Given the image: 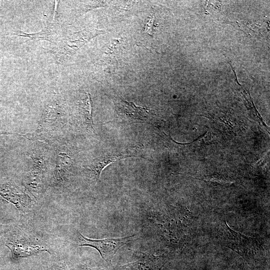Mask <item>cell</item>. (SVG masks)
Listing matches in <instances>:
<instances>
[{
  "label": "cell",
  "mask_w": 270,
  "mask_h": 270,
  "mask_svg": "<svg viewBox=\"0 0 270 270\" xmlns=\"http://www.w3.org/2000/svg\"><path fill=\"white\" fill-rule=\"evenodd\" d=\"M66 124V114L58 104H50L38 123L35 136L42 140L48 139L62 131Z\"/></svg>",
  "instance_id": "1"
},
{
  "label": "cell",
  "mask_w": 270,
  "mask_h": 270,
  "mask_svg": "<svg viewBox=\"0 0 270 270\" xmlns=\"http://www.w3.org/2000/svg\"><path fill=\"white\" fill-rule=\"evenodd\" d=\"M225 224L226 232L224 245L240 254L248 262L254 260L256 255L262 248L258 239L235 232L230 228L226 222Z\"/></svg>",
  "instance_id": "2"
},
{
  "label": "cell",
  "mask_w": 270,
  "mask_h": 270,
  "mask_svg": "<svg viewBox=\"0 0 270 270\" xmlns=\"http://www.w3.org/2000/svg\"><path fill=\"white\" fill-rule=\"evenodd\" d=\"M80 246H90L95 248L102 258L106 262H110L118 250L134 240L136 234L120 238L92 239L84 236L79 233Z\"/></svg>",
  "instance_id": "3"
},
{
  "label": "cell",
  "mask_w": 270,
  "mask_h": 270,
  "mask_svg": "<svg viewBox=\"0 0 270 270\" xmlns=\"http://www.w3.org/2000/svg\"><path fill=\"white\" fill-rule=\"evenodd\" d=\"M0 196L13 204L21 214H26L34 207L36 202L15 183L0 182Z\"/></svg>",
  "instance_id": "4"
},
{
  "label": "cell",
  "mask_w": 270,
  "mask_h": 270,
  "mask_svg": "<svg viewBox=\"0 0 270 270\" xmlns=\"http://www.w3.org/2000/svg\"><path fill=\"white\" fill-rule=\"evenodd\" d=\"M72 158L67 153L57 154L55 168L50 182L51 187L63 189L68 185L72 176Z\"/></svg>",
  "instance_id": "5"
},
{
  "label": "cell",
  "mask_w": 270,
  "mask_h": 270,
  "mask_svg": "<svg viewBox=\"0 0 270 270\" xmlns=\"http://www.w3.org/2000/svg\"><path fill=\"white\" fill-rule=\"evenodd\" d=\"M152 111L146 108L136 106L133 102L121 100L118 104V114L125 122L136 123L150 122V118L154 115Z\"/></svg>",
  "instance_id": "6"
},
{
  "label": "cell",
  "mask_w": 270,
  "mask_h": 270,
  "mask_svg": "<svg viewBox=\"0 0 270 270\" xmlns=\"http://www.w3.org/2000/svg\"><path fill=\"white\" fill-rule=\"evenodd\" d=\"M168 258L164 255L144 253L137 260L122 265L120 270H161Z\"/></svg>",
  "instance_id": "7"
},
{
  "label": "cell",
  "mask_w": 270,
  "mask_h": 270,
  "mask_svg": "<svg viewBox=\"0 0 270 270\" xmlns=\"http://www.w3.org/2000/svg\"><path fill=\"white\" fill-rule=\"evenodd\" d=\"M104 32L98 30H84L76 32L62 40L60 53L62 56L74 53L90 39Z\"/></svg>",
  "instance_id": "8"
},
{
  "label": "cell",
  "mask_w": 270,
  "mask_h": 270,
  "mask_svg": "<svg viewBox=\"0 0 270 270\" xmlns=\"http://www.w3.org/2000/svg\"><path fill=\"white\" fill-rule=\"evenodd\" d=\"M46 174L42 171L30 168L23 178L22 184L25 191L36 200L40 197L44 191Z\"/></svg>",
  "instance_id": "9"
},
{
  "label": "cell",
  "mask_w": 270,
  "mask_h": 270,
  "mask_svg": "<svg viewBox=\"0 0 270 270\" xmlns=\"http://www.w3.org/2000/svg\"><path fill=\"white\" fill-rule=\"evenodd\" d=\"M6 246L10 249L15 258H26L48 250L44 247L22 242L18 240L6 238L2 241Z\"/></svg>",
  "instance_id": "10"
},
{
  "label": "cell",
  "mask_w": 270,
  "mask_h": 270,
  "mask_svg": "<svg viewBox=\"0 0 270 270\" xmlns=\"http://www.w3.org/2000/svg\"><path fill=\"white\" fill-rule=\"evenodd\" d=\"M126 154H105L93 159L86 167L90 178L96 182L100 180V176L103 169L110 163L118 160L126 158Z\"/></svg>",
  "instance_id": "11"
},
{
  "label": "cell",
  "mask_w": 270,
  "mask_h": 270,
  "mask_svg": "<svg viewBox=\"0 0 270 270\" xmlns=\"http://www.w3.org/2000/svg\"><path fill=\"white\" fill-rule=\"evenodd\" d=\"M86 95L79 105L78 118L85 128L94 132L92 114V101L90 94L87 92Z\"/></svg>",
  "instance_id": "12"
},
{
  "label": "cell",
  "mask_w": 270,
  "mask_h": 270,
  "mask_svg": "<svg viewBox=\"0 0 270 270\" xmlns=\"http://www.w3.org/2000/svg\"><path fill=\"white\" fill-rule=\"evenodd\" d=\"M28 155L32 160V168L46 172L49 160L48 150L44 149L36 148L32 150Z\"/></svg>",
  "instance_id": "13"
},
{
  "label": "cell",
  "mask_w": 270,
  "mask_h": 270,
  "mask_svg": "<svg viewBox=\"0 0 270 270\" xmlns=\"http://www.w3.org/2000/svg\"><path fill=\"white\" fill-rule=\"evenodd\" d=\"M57 30H58V26L56 22V18H54L52 22L50 23L46 27L39 32L30 34L20 32V33H16L15 34L28 37L33 40H45L52 42V37L56 34Z\"/></svg>",
  "instance_id": "14"
},
{
  "label": "cell",
  "mask_w": 270,
  "mask_h": 270,
  "mask_svg": "<svg viewBox=\"0 0 270 270\" xmlns=\"http://www.w3.org/2000/svg\"><path fill=\"white\" fill-rule=\"evenodd\" d=\"M18 135V136H24V137H25L26 136V135L25 134H17V133H13V132H6V131H3V130H0V136L1 135Z\"/></svg>",
  "instance_id": "15"
},
{
  "label": "cell",
  "mask_w": 270,
  "mask_h": 270,
  "mask_svg": "<svg viewBox=\"0 0 270 270\" xmlns=\"http://www.w3.org/2000/svg\"><path fill=\"white\" fill-rule=\"evenodd\" d=\"M86 270H106L102 268H92L87 269Z\"/></svg>",
  "instance_id": "16"
}]
</instances>
